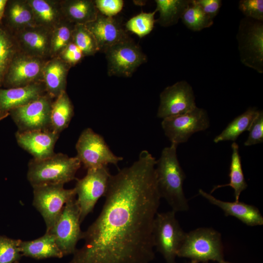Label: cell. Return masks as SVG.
I'll return each mask as SVG.
<instances>
[{
	"mask_svg": "<svg viewBox=\"0 0 263 263\" xmlns=\"http://www.w3.org/2000/svg\"><path fill=\"white\" fill-rule=\"evenodd\" d=\"M156 160L142 150L131 166L111 175L102 209L83 232V245L68 263H150L161 198Z\"/></svg>",
	"mask_w": 263,
	"mask_h": 263,
	"instance_id": "1",
	"label": "cell"
},
{
	"mask_svg": "<svg viewBox=\"0 0 263 263\" xmlns=\"http://www.w3.org/2000/svg\"><path fill=\"white\" fill-rule=\"evenodd\" d=\"M178 145L171 144L165 148L156 160L155 171L161 198H164L175 212L187 211L188 201L183 190L186 174L177 158Z\"/></svg>",
	"mask_w": 263,
	"mask_h": 263,
	"instance_id": "2",
	"label": "cell"
},
{
	"mask_svg": "<svg viewBox=\"0 0 263 263\" xmlns=\"http://www.w3.org/2000/svg\"><path fill=\"white\" fill-rule=\"evenodd\" d=\"M81 163L77 156L70 157L59 153L43 160H32L29 163L27 179L32 187L63 184L75 179Z\"/></svg>",
	"mask_w": 263,
	"mask_h": 263,
	"instance_id": "3",
	"label": "cell"
},
{
	"mask_svg": "<svg viewBox=\"0 0 263 263\" xmlns=\"http://www.w3.org/2000/svg\"><path fill=\"white\" fill-rule=\"evenodd\" d=\"M177 256L197 262L224 260L221 234L212 228L200 227L186 233Z\"/></svg>",
	"mask_w": 263,
	"mask_h": 263,
	"instance_id": "4",
	"label": "cell"
},
{
	"mask_svg": "<svg viewBox=\"0 0 263 263\" xmlns=\"http://www.w3.org/2000/svg\"><path fill=\"white\" fill-rule=\"evenodd\" d=\"M171 210L156 214L153 224L154 247L163 256L166 263H176L175 258L186 233L181 228Z\"/></svg>",
	"mask_w": 263,
	"mask_h": 263,
	"instance_id": "5",
	"label": "cell"
},
{
	"mask_svg": "<svg viewBox=\"0 0 263 263\" xmlns=\"http://www.w3.org/2000/svg\"><path fill=\"white\" fill-rule=\"evenodd\" d=\"M80 210L75 196L64 206L51 230L63 256L73 254L77 242L82 239L83 231L80 228Z\"/></svg>",
	"mask_w": 263,
	"mask_h": 263,
	"instance_id": "6",
	"label": "cell"
},
{
	"mask_svg": "<svg viewBox=\"0 0 263 263\" xmlns=\"http://www.w3.org/2000/svg\"><path fill=\"white\" fill-rule=\"evenodd\" d=\"M63 186L48 184L33 187V205L44 219L46 232L52 228L66 203L76 195L75 188L65 189Z\"/></svg>",
	"mask_w": 263,
	"mask_h": 263,
	"instance_id": "7",
	"label": "cell"
},
{
	"mask_svg": "<svg viewBox=\"0 0 263 263\" xmlns=\"http://www.w3.org/2000/svg\"><path fill=\"white\" fill-rule=\"evenodd\" d=\"M241 61L258 73L263 72V21L245 18L237 35Z\"/></svg>",
	"mask_w": 263,
	"mask_h": 263,
	"instance_id": "8",
	"label": "cell"
},
{
	"mask_svg": "<svg viewBox=\"0 0 263 263\" xmlns=\"http://www.w3.org/2000/svg\"><path fill=\"white\" fill-rule=\"evenodd\" d=\"M77 157L87 169L107 166H117L122 157L115 155L107 145L104 138L87 128L80 134L75 145Z\"/></svg>",
	"mask_w": 263,
	"mask_h": 263,
	"instance_id": "9",
	"label": "cell"
},
{
	"mask_svg": "<svg viewBox=\"0 0 263 263\" xmlns=\"http://www.w3.org/2000/svg\"><path fill=\"white\" fill-rule=\"evenodd\" d=\"M110 174L107 166L87 169L86 175L77 179L74 188L82 223L91 213L98 199L106 194Z\"/></svg>",
	"mask_w": 263,
	"mask_h": 263,
	"instance_id": "10",
	"label": "cell"
},
{
	"mask_svg": "<svg viewBox=\"0 0 263 263\" xmlns=\"http://www.w3.org/2000/svg\"><path fill=\"white\" fill-rule=\"evenodd\" d=\"M161 125L171 144L178 145L193 133L207 130L210 122L207 111L196 107L187 113L163 119Z\"/></svg>",
	"mask_w": 263,
	"mask_h": 263,
	"instance_id": "11",
	"label": "cell"
},
{
	"mask_svg": "<svg viewBox=\"0 0 263 263\" xmlns=\"http://www.w3.org/2000/svg\"><path fill=\"white\" fill-rule=\"evenodd\" d=\"M104 53L110 76L130 77L147 61L146 56L131 38L114 45Z\"/></svg>",
	"mask_w": 263,
	"mask_h": 263,
	"instance_id": "12",
	"label": "cell"
},
{
	"mask_svg": "<svg viewBox=\"0 0 263 263\" xmlns=\"http://www.w3.org/2000/svg\"><path fill=\"white\" fill-rule=\"evenodd\" d=\"M193 89L185 80L166 87L160 94V104L157 116L165 119L182 114L197 106Z\"/></svg>",
	"mask_w": 263,
	"mask_h": 263,
	"instance_id": "13",
	"label": "cell"
},
{
	"mask_svg": "<svg viewBox=\"0 0 263 263\" xmlns=\"http://www.w3.org/2000/svg\"><path fill=\"white\" fill-rule=\"evenodd\" d=\"M52 103L49 98L40 96L31 102L9 112L19 131L48 130L50 127Z\"/></svg>",
	"mask_w": 263,
	"mask_h": 263,
	"instance_id": "14",
	"label": "cell"
},
{
	"mask_svg": "<svg viewBox=\"0 0 263 263\" xmlns=\"http://www.w3.org/2000/svg\"><path fill=\"white\" fill-rule=\"evenodd\" d=\"M85 26L94 37L99 51L104 53L114 45L131 38L113 17L99 12L96 18Z\"/></svg>",
	"mask_w": 263,
	"mask_h": 263,
	"instance_id": "15",
	"label": "cell"
},
{
	"mask_svg": "<svg viewBox=\"0 0 263 263\" xmlns=\"http://www.w3.org/2000/svg\"><path fill=\"white\" fill-rule=\"evenodd\" d=\"M59 133L49 130L18 131L16 138L18 144L34 156L35 160H43L55 153V145Z\"/></svg>",
	"mask_w": 263,
	"mask_h": 263,
	"instance_id": "16",
	"label": "cell"
},
{
	"mask_svg": "<svg viewBox=\"0 0 263 263\" xmlns=\"http://www.w3.org/2000/svg\"><path fill=\"white\" fill-rule=\"evenodd\" d=\"M43 67L37 58L15 56L4 75L2 84L11 88L30 84L42 72Z\"/></svg>",
	"mask_w": 263,
	"mask_h": 263,
	"instance_id": "17",
	"label": "cell"
},
{
	"mask_svg": "<svg viewBox=\"0 0 263 263\" xmlns=\"http://www.w3.org/2000/svg\"><path fill=\"white\" fill-rule=\"evenodd\" d=\"M200 195L208 202L220 207L225 216H232L249 226L263 225V217L259 209L254 206L239 201L225 202L217 199L203 189H199Z\"/></svg>",
	"mask_w": 263,
	"mask_h": 263,
	"instance_id": "18",
	"label": "cell"
},
{
	"mask_svg": "<svg viewBox=\"0 0 263 263\" xmlns=\"http://www.w3.org/2000/svg\"><path fill=\"white\" fill-rule=\"evenodd\" d=\"M42 88L37 83L24 86L0 88V110L5 113L25 105L37 99L41 95Z\"/></svg>",
	"mask_w": 263,
	"mask_h": 263,
	"instance_id": "19",
	"label": "cell"
},
{
	"mask_svg": "<svg viewBox=\"0 0 263 263\" xmlns=\"http://www.w3.org/2000/svg\"><path fill=\"white\" fill-rule=\"evenodd\" d=\"M19 249L22 256L36 259L61 258L63 256L56 242L54 236L45 232L42 236L32 241H21Z\"/></svg>",
	"mask_w": 263,
	"mask_h": 263,
	"instance_id": "20",
	"label": "cell"
},
{
	"mask_svg": "<svg viewBox=\"0 0 263 263\" xmlns=\"http://www.w3.org/2000/svg\"><path fill=\"white\" fill-rule=\"evenodd\" d=\"M67 68L64 62L58 59L51 60L43 67L46 88L51 96L57 97L65 91Z\"/></svg>",
	"mask_w": 263,
	"mask_h": 263,
	"instance_id": "21",
	"label": "cell"
},
{
	"mask_svg": "<svg viewBox=\"0 0 263 263\" xmlns=\"http://www.w3.org/2000/svg\"><path fill=\"white\" fill-rule=\"evenodd\" d=\"M74 115L73 105L65 91L52 103L50 116L51 130L59 133L69 125Z\"/></svg>",
	"mask_w": 263,
	"mask_h": 263,
	"instance_id": "22",
	"label": "cell"
},
{
	"mask_svg": "<svg viewBox=\"0 0 263 263\" xmlns=\"http://www.w3.org/2000/svg\"><path fill=\"white\" fill-rule=\"evenodd\" d=\"M190 0H156L159 18L156 22L163 27L176 24L188 6Z\"/></svg>",
	"mask_w": 263,
	"mask_h": 263,
	"instance_id": "23",
	"label": "cell"
},
{
	"mask_svg": "<svg viewBox=\"0 0 263 263\" xmlns=\"http://www.w3.org/2000/svg\"><path fill=\"white\" fill-rule=\"evenodd\" d=\"M64 10L68 19L75 24L90 23L96 18L98 13L94 1L88 0L68 1Z\"/></svg>",
	"mask_w": 263,
	"mask_h": 263,
	"instance_id": "24",
	"label": "cell"
},
{
	"mask_svg": "<svg viewBox=\"0 0 263 263\" xmlns=\"http://www.w3.org/2000/svg\"><path fill=\"white\" fill-rule=\"evenodd\" d=\"M259 111L256 107L248 108L229 123L222 132L214 138V142L217 143L225 141L234 142L241 134L249 130Z\"/></svg>",
	"mask_w": 263,
	"mask_h": 263,
	"instance_id": "25",
	"label": "cell"
},
{
	"mask_svg": "<svg viewBox=\"0 0 263 263\" xmlns=\"http://www.w3.org/2000/svg\"><path fill=\"white\" fill-rule=\"evenodd\" d=\"M231 148L232 153L229 168V183L214 187L211 192L212 193L218 188L229 186L234 189L235 201L237 202L239 201L241 193L247 187V184L242 169L239 146L236 142H234L231 145Z\"/></svg>",
	"mask_w": 263,
	"mask_h": 263,
	"instance_id": "26",
	"label": "cell"
},
{
	"mask_svg": "<svg viewBox=\"0 0 263 263\" xmlns=\"http://www.w3.org/2000/svg\"><path fill=\"white\" fill-rule=\"evenodd\" d=\"M181 19L183 23L193 31L208 28L213 23V19L204 12L196 0H190Z\"/></svg>",
	"mask_w": 263,
	"mask_h": 263,
	"instance_id": "27",
	"label": "cell"
},
{
	"mask_svg": "<svg viewBox=\"0 0 263 263\" xmlns=\"http://www.w3.org/2000/svg\"><path fill=\"white\" fill-rule=\"evenodd\" d=\"M20 38L25 48L35 55H44L50 49L51 39L40 30H26L22 33Z\"/></svg>",
	"mask_w": 263,
	"mask_h": 263,
	"instance_id": "28",
	"label": "cell"
},
{
	"mask_svg": "<svg viewBox=\"0 0 263 263\" xmlns=\"http://www.w3.org/2000/svg\"><path fill=\"white\" fill-rule=\"evenodd\" d=\"M156 12L155 10L149 13L142 12L131 18L126 23L127 30L140 38L147 36L151 32L154 27L156 22L154 15Z\"/></svg>",
	"mask_w": 263,
	"mask_h": 263,
	"instance_id": "29",
	"label": "cell"
},
{
	"mask_svg": "<svg viewBox=\"0 0 263 263\" xmlns=\"http://www.w3.org/2000/svg\"><path fill=\"white\" fill-rule=\"evenodd\" d=\"M72 41L82 51L84 56L93 55L99 51L94 37L85 25H75Z\"/></svg>",
	"mask_w": 263,
	"mask_h": 263,
	"instance_id": "30",
	"label": "cell"
},
{
	"mask_svg": "<svg viewBox=\"0 0 263 263\" xmlns=\"http://www.w3.org/2000/svg\"><path fill=\"white\" fill-rule=\"evenodd\" d=\"M15 50L13 40L7 32L0 27V86L6 71L14 57Z\"/></svg>",
	"mask_w": 263,
	"mask_h": 263,
	"instance_id": "31",
	"label": "cell"
},
{
	"mask_svg": "<svg viewBox=\"0 0 263 263\" xmlns=\"http://www.w3.org/2000/svg\"><path fill=\"white\" fill-rule=\"evenodd\" d=\"M7 6V19L13 26L30 24L33 21L34 15L30 7L19 1H13Z\"/></svg>",
	"mask_w": 263,
	"mask_h": 263,
	"instance_id": "32",
	"label": "cell"
},
{
	"mask_svg": "<svg viewBox=\"0 0 263 263\" xmlns=\"http://www.w3.org/2000/svg\"><path fill=\"white\" fill-rule=\"evenodd\" d=\"M34 17L45 25H52L58 18L56 9L48 1L44 0H32L28 2Z\"/></svg>",
	"mask_w": 263,
	"mask_h": 263,
	"instance_id": "33",
	"label": "cell"
},
{
	"mask_svg": "<svg viewBox=\"0 0 263 263\" xmlns=\"http://www.w3.org/2000/svg\"><path fill=\"white\" fill-rule=\"evenodd\" d=\"M20 240L0 235V263H14L22 256L19 249Z\"/></svg>",
	"mask_w": 263,
	"mask_h": 263,
	"instance_id": "34",
	"label": "cell"
},
{
	"mask_svg": "<svg viewBox=\"0 0 263 263\" xmlns=\"http://www.w3.org/2000/svg\"><path fill=\"white\" fill-rule=\"evenodd\" d=\"M74 27L71 28L69 25L64 24L56 29L50 41V49L53 53L62 52L72 41Z\"/></svg>",
	"mask_w": 263,
	"mask_h": 263,
	"instance_id": "35",
	"label": "cell"
},
{
	"mask_svg": "<svg viewBox=\"0 0 263 263\" xmlns=\"http://www.w3.org/2000/svg\"><path fill=\"white\" fill-rule=\"evenodd\" d=\"M239 9L246 18L258 21H263V0H240Z\"/></svg>",
	"mask_w": 263,
	"mask_h": 263,
	"instance_id": "36",
	"label": "cell"
},
{
	"mask_svg": "<svg viewBox=\"0 0 263 263\" xmlns=\"http://www.w3.org/2000/svg\"><path fill=\"white\" fill-rule=\"evenodd\" d=\"M248 131L249 132V133L247 140L244 143V146H250L263 143V112L262 111H259Z\"/></svg>",
	"mask_w": 263,
	"mask_h": 263,
	"instance_id": "37",
	"label": "cell"
},
{
	"mask_svg": "<svg viewBox=\"0 0 263 263\" xmlns=\"http://www.w3.org/2000/svg\"><path fill=\"white\" fill-rule=\"evenodd\" d=\"M94 3L99 13L109 17L118 14L124 6L122 0H96Z\"/></svg>",
	"mask_w": 263,
	"mask_h": 263,
	"instance_id": "38",
	"label": "cell"
},
{
	"mask_svg": "<svg viewBox=\"0 0 263 263\" xmlns=\"http://www.w3.org/2000/svg\"><path fill=\"white\" fill-rule=\"evenodd\" d=\"M62 57L70 64H75L84 56L82 51L73 42H71L61 52Z\"/></svg>",
	"mask_w": 263,
	"mask_h": 263,
	"instance_id": "39",
	"label": "cell"
},
{
	"mask_svg": "<svg viewBox=\"0 0 263 263\" xmlns=\"http://www.w3.org/2000/svg\"><path fill=\"white\" fill-rule=\"evenodd\" d=\"M204 12L213 19L222 5L221 0H196Z\"/></svg>",
	"mask_w": 263,
	"mask_h": 263,
	"instance_id": "40",
	"label": "cell"
},
{
	"mask_svg": "<svg viewBox=\"0 0 263 263\" xmlns=\"http://www.w3.org/2000/svg\"><path fill=\"white\" fill-rule=\"evenodd\" d=\"M7 1L6 0H0V23L4 16Z\"/></svg>",
	"mask_w": 263,
	"mask_h": 263,
	"instance_id": "41",
	"label": "cell"
},
{
	"mask_svg": "<svg viewBox=\"0 0 263 263\" xmlns=\"http://www.w3.org/2000/svg\"><path fill=\"white\" fill-rule=\"evenodd\" d=\"M9 113L2 112L0 110V121L6 117Z\"/></svg>",
	"mask_w": 263,
	"mask_h": 263,
	"instance_id": "42",
	"label": "cell"
},
{
	"mask_svg": "<svg viewBox=\"0 0 263 263\" xmlns=\"http://www.w3.org/2000/svg\"><path fill=\"white\" fill-rule=\"evenodd\" d=\"M229 263V262L224 261H223V262H222L221 263Z\"/></svg>",
	"mask_w": 263,
	"mask_h": 263,
	"instance_id": "43",
	"label": "cell"
},
{
	"mask_svg": "<svg viewBox=\"0 0 263 263\" xmlns=\"http://www.w3.org/2000/svg\"><path fill=\"white\" fill-rule=\"evenodd\" d=\"M190 263H199L194 261H191V262Z\"/></svg>",
	"mask_w": 263,
	"mask_h": 263,
	"instance_id": "44",
	"label": "cell"
},
{
	"mask_svg": "<svg viewBox=\"0 0 263 263\" xmlns=\"http://www.w3.org/2000/svg\"><path fill=\"white\" fill-rule=\"evenodd\" d=\"M14 263H19V261H17V262H16Z\"/></svg>",
	"mask_w": 263,
	"mask_h": 263,
	"instance_id": "45",
	"label": "cell"
}]
</instances>
